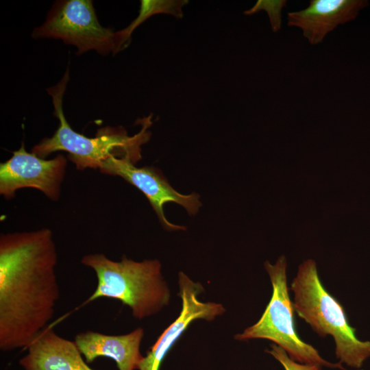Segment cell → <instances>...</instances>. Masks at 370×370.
Here are the masks:
<instances>
[{
    "label": "cell",
    "mask_w": 370,
    "mask_h": 370,
    "mask_svg": "<svg viewBox=\"0 0 370 370\" xmlns=\"http://www.w3.org/2000/svg\"><path fill=\"white\" fill-rule=\"evenodd\" d=\"M58 254L48 228L0 235V349L27 347L60 297Z\"/></svg>",
    "instance_id": "1"
},
{
    "label": "cell",
    "mask_w": 370,
    "mask_h": 370,
    "mask_svg": "<svg viewBox=\"0 0 370 370\" xmlns=\"http://www.w3.org/2000/svg\"><path fill=\"white\" fill-rule=\"evenodd\" d=\"M69 81L67 69L62 79L47 89L54 106L53 114L59 120V126L50 138L42 139L32 148V153L45 158L53 152L64 151L77 169H99L101 164L114 156L127 158L136 164L142 158L141 145L151 137L147 128L151 125V116L144 119L140 132L130 136L121 127H106L97 130L96 136L88 138L74 131L67 122L62 107L63 97Z\"/></svg>",
    "instance_id": "2"
},
{
    "label": "cell",
    "mask_w": 370,
    "mask_h": 370,
    "mask_svg": "<svg viewBox=\"0 0 370 370\" xmlns=\"http://www.w3.org/2000/svg\"><path fill=\"white\" fill-rule=\"evenodd\" d=\"M291 289L293 308L320 336L330 335L340 362L359 369L370 357V341H362L347 321L343 306L323 286L316 262L308 259L298 267Z\"/></svg>",
    "instance_id": "3"
},
{
    "label": "cell",
    "mask_w": 370,
    "mask_h": 370,
    "mask_svg": "<svg viewBox=\"0 0 370 370\" xmlns=\"http://www.w3.org/2000/svg\"><path fill=\"white\" fill-rule=\"evenodd\" d=\"M81 262L91 268L97 279L87 301L102 297L117 299L138 319L156 314L169 303V291L157 260L137 262L123 256L114 261L103 254H93L84 256Z\"/></svg>",
    "instance_id": "4"
},
{
    "label": "cell",
    "mask_w": 370,
    "mask_h": 370,
    "mask_svg": "<svg viewBox=\"0 0 370 370\" xmlns=\"http://www.w3.org/2000/svg\"><path fill=\"white\" fill-rule=\"evenodd\" d=\"M287 262L284 256L274 264L264 262L271 282L273 293L269 304L259 321L236 334L237 340L267 339L282 347L294 361L343 369L341 363L324 360L318 351L297 335L293 318V301L290 299L286 277Z\"/></svg>",
    "instance_id": "5"
},
{
    "label": "cell",
    "mask_w": 370,
    "mask_h": 370,
    "mask_svg": "<svg viewBox=\"0 0 370 370\" xmlns=\"http://www.w3.org/2000/svg\"><path fill=\"white\" fill-rule=\"evenodd\" d=\"M32 35L61 39L75 46L77 54L89 50L101 54L119 52L116 32L101 26L90 0L56 2L45 23L36 27Z\"/></svg>",
    "instance_id": "6"
},
{
    "label": "cell",
    "mask_w": 370,
    "mask_h": 370,
    "mask_svg": "<svg viewBox=\"0 0 370 370\" xmlns=\"http://www.w3.org/2000/svg\"><path fill=\"white\" fill-rule=\"evenodd\" d=\"M135 164L130 159L111 156L101 164L99 169L104 174L122 177L140 190L147 198L164 229L185 230V227L173 224L167 220L164 213V205L169 202L180 204L189 214L193 215L201 206L199 195L195 193L182 195L170 185L158 169L136 167Z\"/></svg>",
    "instance_id": "7"
},
{
    "label": "cell",
    "mask_w": 370,
    "mask_h": 370,
    "mask_svg": "<svg viewBox=\"0 0 370 370\" xmlns=\"http://www.w3.org/2000/svg\"><path fill=\"white\" fill-rule=\"evenodd\" d=\"M66 158L58 154L45 160L28 153L23 143L12 156L0 164V194L10 199L23 188L42 191L53 201H58L66 171Z\"/></svg>",
    "instance_id": "8"
},
{
    "label": "cell",
    "mask_w": 370,
    "mask_h": 370,
    "mask_svg": "<svg viewBox=\"0 0 370 370\" xmlns=\"http://www.w3.org/2000/svg\"><path fill=\"white\" fill-rule=\"evenodd\" d=\"M178 283L182 302L180 314L144 356L138 370H159L166 354L192 321L199 319L211 321L225 311L220 304L199 301L198 295L203 291L201 285L182 272L179 273Z\"/></svg>",
    "instance_id": "9"
},
{
    "label": "cell",
    "mask_w": 370,
    "mask_h": 370,
    "mask_svg": "<svg viewBox=\"0 0 370 370\" xmlns=\"http://www.w3.org/2000/svg\"><path fill=\"white\" fill-rule=\"evenodd\" d=\"M367 5L362 0H311L307 8L288 12L287 25L300 28L311 45H317L337 26L355 19Z\"/></svg>",
    "instance_id": "10"
},
{
    "label": "cell",
    "mask_w": 370,
    "mask_h": 370,
    "mask_svg": "<svg viewBox=\"0 0 370 370\" xmlns=\"http://www.w3.org/2000/svg\"><path fill=\"white\" fill-rule=\"evenodd\" d=\"M24 370H95L86 362L75 341L47 327L27 347L19 360Z\"/></svg>",
    "instance_id": "11"
},
{
    "label": "cell",
    "mask_w": 370,
    "mask_h": 370,
    "mask_svg": "<svg viewBox=\"0 0 370 370\" xmlns=\"http://www.w3.org/2000/svg\"><path fill=\"white\" fill-rule=\"evenodd\" d=\"M143 334L141 328L122 335L86 331L78 333L74 341L87 363L106 357L116 362L119 370H135L144 358L140 351Z\"/></svg>",
    "instance_id": "12"
},
{
    "label": "cell",
    "mask_w": 370,
    "mask_h": 370,
    "mask_svg": "<svg viewBox=\"0 0 370 370\" xmlns=\"http://www.w3.org/2000/svg\"><path fill=\"white\" fill-rule=\"evenodd\" d=\"M186 0H142L138 16L125 29L116 32L119 51L127 47L134 30L148 18L156 14H171L177 18L183 16L182 7Z\"/></svg>",
    "instance_id": "13"
},
{
    "label": "cell",
    "mask_w": 370,
    "mask_h": 370,
    "mask_svg": "<svg viewBox=\"0 0 370 370\" xmlns=\"http://www.w3.org/2000/svg\"><path fill=\"white\" fill-rule=\"evenodd\" d=\"M267 352L280 362L285 370H320L321 366L311 364H301L293 360L280 346L273 344Z\"/></svg>",
    "instance_id": "14"
}]
</instances>
